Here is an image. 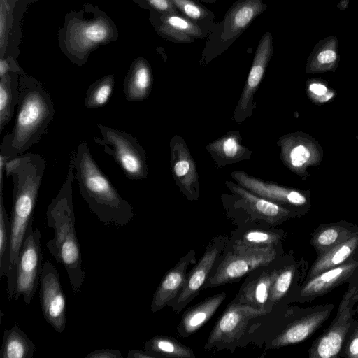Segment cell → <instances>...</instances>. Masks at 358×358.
Instances as JSON below:
<instances>
[{
	"label": "cell",
	"instance_id": "obj_18",
	"mask_svg": "<svg viewBox=\"0 0 358 358\" xmlns=\"http://www.w3.org/2000/svg\"><path fill=\"white\" fill-rule=\"evenodd\" d=\"M327 314V311L316 313L292 323L272 340L271 347L280 348L305 340L325 320Z\"/></svg>",
	"mask_w": 358,
	"mask_h": 358
},
{
	"label": "cell",
	"instance_id": "obj_21",
	"mask_svg": "<svg viewBox=\"0 0 358 358\" xmlns=\"http://www.w3.org/2000/svg\"><path fill=\"white\" fill-rule=\"evenodd\" d=\"M357 264L350 263L327 270L310 280L302 289L301 296L309 297L321 294L345 280L354 271Z\"/></svg>",
	"mask_w": 358,
	"mask_h": 358
},
{
	"label": "cell",
	"instance_id": "obj_26",
	"mask_svg": "<svg viewBox=\"0 0 358 358\" xmlns=\"http://www.w3.org/2000/svg\"><path fill=\"white\" fill-rule=\"evenodd\" d=\"M281 236L275 231L262 228H250L241 232L234 245L245 248L275 247Z\"/></svg>",
	"mask_w": 358,
	"mask_h": 358
},
{
	"label": "cell",
	"instance_id": "obj_14",
	"mask_svg": "<svg viewBox=\"0 0 358 358\" xmlns=\"http://www.w3.org/2000/svg\"><path fill=\"white\" fill-rule=\"evenodd\" d=\"M273 49L272 35L267 31L262 36L256 49L243 93L236 108V116L243 114L248 110L253 94L259 86L271 57Z\"/></svg>",
	"mask_w": 358,
	"mask_h": 358
},
{
	"label": "cell",
	"instance_id": "obj_27",
	"mask_svg": "<svg viewBox=\"0 0 358 358\" xmlns=\"http://www.w3.org/2000/svg\"><path fill=\"white\" fill-rule=\"evenodd\" d=\"M114 77L106 76L94 83L87 89L84 104L89 109L99 108L105 106L114 90Z\"/></svg>",
	"mask_w": 358,
	"mask_h": 358
},
{
	"label": "cell",
	"instance_id": "obj_7",
	"mask_svg": "<svg viewBox=\"0 0 358 358\" xmlns=\"http://www.w3.org/2000/svg\"><path fill=\"white\" fill-rule=\"evenodd\" d=\"M275 247L245 248L232 245V251L217 264L203 289L239 280L249 273L268 266L276 257Z\"/></svg>",
	"mask_w": 358,
	"mask_h": 358
},
{
	"label": "cell",
	"instance_id": "obj_11",
	"mask_svg": "<svg viewBox=\"0 0 358 358\" xmlns=\"http://www.w3.org/2000/svg\"><path fill=\"white\" fill-rule=\"evenodd\" d=\"M39 285L43 317L57 332L62 333L66 322V299L58 271L49 261L42 266Z\"/></svg>",
	"mask_w": 358,
	"mask_h": 358
},
{
	"label": "cell",
	"instance_id": "obj_10",
	"mask_svg": "<svg viewBox=\"0 0 358 358\" xmlns=\"http://www.w3.org/2000/svg\"><path fill=\"white\" fill-rule=\"evenodd\" d=\"M268 313L240 302L231 303L220 315L205 345V349L224 346L238 340L243 335L249 322Z\"/></svg>",
	"mask_w": 358,
	"mask_h": 358
},
{
	"label": "cell",
	"instance_id": "obj_35",
	"mask_svg": "<svg viewBox=\"0 0 358 358\" xmlns=\"http://www.w3.org/2000/svg\"><path fill=\"white\" fill-rule=\"evenodd\" d=\"M338 236L339 230L336 227H330L317 234L314 243L317 247L328 248L336 243Z\"/></svg>",
	"mask_w": 358,
	"mask_h": 358
},
{
	"label": "cell",
	"instance_id": "obj_41",
	"mask_svg": "<svg viewBox=\"0 0 358 358\" xmlns=\"http://www.w3.org/2000/svg\"><path fill=\"white\" fill-rule=\"evenodd\" d=\"M9 157L0 153V194H3V180L6 176V164Z\"/></svg>",
	"mask_w": 358,
	"mask_h": 358
},
{
	"label": "cell",
	"instance_id": "obj_40",
	"mask_svg": "<svg viewBox=\"0 0 358 358\" xmlns=\"http://www.w3.org/2000/svg\"><path fill=\"white\" fill-rule=\"evenodd\" d=\"M348 353L349 357H358V329L350 341L348 345Z\"/></svg>",
	"mask_w": 358,
	"mask_h": 358
},
{
	"label": "cell",
	"instance_id": "obj_44",
	"mask_svg": "<svg viewBox=\"0 0 358 358\" xmlns=\"http://www.w3.org/2000/svg\"><path fill=\"white\" fill-rule=\"evenodd\" d=\"M198 1H201L207 3H214L217 1V0H196Z\"/></svg>",
	"mask_w": 358,
	"mask_h": 358
},
{
	"label": "cell",
	"instance_id": "obj_37",
	"mask_svg": "<svg viewBox=\"0 0 358 358\" xmlns=\"http://www.w3.org/2000/svg\"><path fill=\"white\" fill-rule=\"evenodd\" d=\"M157 13H180L170 0H147Z\"/></svg>",
	"mask_w": 358,
	"mask_h": 358
},
{
	"label": "cell",
	"instance_id": "obj_34",
	"mask_svg": "<svg viewBox=\"0 0 358 358\" xmlns=\"http://www.w3.org/2000/svg\"><path fill=\"white\" fill-rule=\"evenodd\" d=\"M173 170L176 176L181 181L187 180L188 176H193V163L191 159L187 158V155L182 156L175 161L173 165Z\"/></svg>",
	"mask_w": 358,
	"mask_h": 358
},
{
	"label": "cell",
	"instance_id": "obj_22",
	"mask_svg": "<svg viewBox=\"0 0 358 358\" xmlns=\"http://www.w3.org/2000/svg\"><path fill=\"white\" fill-rule=\"evenodd\" d=\"M19 82L14 75L7 73L0 81V134L11 120L19 99Z\"/></svg>",
	"mask_w": 358,
	"mask_h": 358
},
{
	"label": "cell",
	"instance_id": "obj_43",
	"mask_svg": "<svg viewBox=\"0 0 358 358\" xmlns=\"http://www.w3.org/2000/svg\"><path fill=\"white\" fill-rule=\"evenodd\" d=\"M310 90L317 95H323L327 92V87L321 84L313 83L310 85Z\"/></svg>",
	"mask_w": 358,
	"mask_h": 358
},
{
	"label": "cell",
	"instance_id": "obj_8",
	"mask_svg": "<svg viewBox=\"0 0 358 358\" xmlns=\"http://www.w3.org/2000/svg\"><path fill=\"white\" fill-rule=\"evenodd\" d=\"M31 222L17 262L16 285L14 300L20 296L27 306L30 303L40 283L43 255L41 249V234Z\"/></svg>",
	"mask_w": 358,
	"mask_h": 358
},
{
	"label": "cell",
	"instance_id": "obj_6",
	"mask_svg": "<svg viewBox=\"0 0 358 358\" xmlns=\"http://www.w3.org/2000/svg\"><path fill=\"white\" fill-rule=\"evenodd\" d=\"M101 138L94 137L104 152L112 157L127 178L141 180L148 176L145 152L130 134L101 124H96Z\"/></svg>",
	"mask_w": 358,
	"mask_h": 358
},
{
	"label": "cell",
	"instance_id": "obj_29",
	"mask_svg": "<svg viewBox=\"0 0 358 358\" xmlns=\"http://www.w3.org/2000/svg\"><path fill=\"white\" fill-rule=\"evenodd\" d=\"M10 226L3 201L0 194V278L6 277L10 264Z\"/></svg>",
	"mask_w": 358,
	"mask_h": 358
},
{
	"label": "cell",
	"instance_id": "obj_17",
	"mask_svg": "<svg viewBox=\"0 0 358 358\" xmlns=\"http://www.w3.org/2000/svg\"><path fill=\"white\" fill-rule=\"evenodd\" d=\"M152 76L151 69L143 59L138 60L131 68L124 82L123 92L129 101L146 99L151 91Z\"/></svg>",
	"mask_w": 358,
	"mask_h": 358
},
{
	"label": "cell",
	"instance_id": "obj_15",
	"mask_svg": "<svg viewBox=\"0 0 358 358\" xmlns=\"http://www.w3.org/2000/svg\"><path fill=\"white\" fill-rule=\"evenodd\" d=\"M226 297L225 292H220L187 310L178 327L179 336L187 337L198 331L211 318Z\"/></svg>",
	"mask_w": 358,
	"mask_h": 358
},
{
	"label": "cell",
	"instance_id": "obj_24",
	"mask_svg": "<svg viewBox=\"0 0 358 358\" xmlns=\"http://www.w3.org/2000/svg\"><path fill=\"white\" fill-rule=\"evenodd\" d=\"M358 243V236L339 243L324 253L315 262L310 272V277L315 275L343 264L354 252Z\"/></svg>",
	"mask_w": 358,
	"mask_h": 358
},
{
	"label": "cell",
	"instance_id": "obj_32",
	"mask_svg": "<svg viewBox=\"0 0 358 358\" xmlns=\"http://www.w3.org/2000/svg\"><path fill=\"white\" fill-rule=\"evenodd\" d=\"M108 29L105 24L94 22L84 26L79 33V39L85 46L96 44L104 41L108 36Z\"/></svg>",
	"mask_w": 358,
	"mask_h": 358
},
{
	"label": "cell",
	"instance_id": "obj_1",
	"mask_svg": "<svg viewBox=\"0 0 358 358\" xmlns=\"http://www.w3.org/2000/svg\"><path fill=\"white\" fill-rule=\"evenodd\" d=\"M45 158L37 153H27L10 158L6 164V176H11L13 192L10 226V264L7 278V293L14 297L17 262L27 228L34 221V210L43 173Z\"/></svg>",
	"mask_w": 358,
	"mask_h": 358
},
{
	"label": "cell",
	"instance_id": "obj_31",
	"mask_svg": "<svg viewBox=\"0 0 358 358\" xmlns=\"http://www.w3.org/2000/svg\"><path fill=\"white\" fill-rule=\"evenodd\" d=\"M294 266H289L280 271L271 285L268 304L278 302L287 292L292 282Z\"/></svg>",
	"mask_w": 358,
	"mask_h": 358
},
{
	"label": "cell",
	"instance_id": "obj_28",
	"mask_svg": "<svg viewBox=\"0 0 358 358\" xmlns=\"http://www.w3.org/2000/svg\"><path fill=\"white\" fill-rule=\"evenodd\" d=\"M346 324L337 322L332 328L322 336L317 343L315 354L316 357L330 358L336 355L341 348L348 331Z\"/></svg>",
	"mask_w": 358,
	"mask_h": 358
},
{
	"label": "cell",
	"instance_id": "obj_42",
	"mask_svg": "<svg viewBox=\"0 0 358 358\" xmlns=\"http://www.w3.org/2000/svg\"><path fill=\"white\" fill-rule=\"evenodd\" d=\"M128 358H156L155 355L146 350H131L127 353Z\"/></svg>",
	"mask_w": 358,
	"mask_h": 358
},
{
	"label": "cell",
	"instance_id": "obj_20",
	"mask_svg": "<svg viewBox=\"0 0 358 358\" xmlns=\"http://www.w3.org/2000/svg\"><path fill=\"white\" fill-rule=\"evenodd\" d=\"M234 174V177L241 184L261 197L270 201H287L295 205H302L306 203V198L297 192H287L282 188L248 177L243 173L238 172Z\"/></svg>",
	"mask_w": 358,
	"mask_h": 358
},
{
	"label": "cell",
	"instance_id": "obj_16",
	"mask_svg": "<svg viewBox=\"0 0 358 358\" xmlns=\"http://www.w3.org/2000/svg\"><path fill=\"white\" fill-rule=\"evenodd\" d=\"M278 272L277 270L263 271L245 285L240 292L238 302L268 311L269 293Z\"/></svg>",
	"mask_w": 358,
	"mask_h": 358
},
{
	"label": "cell",
	"instance_id": "obj_33",
	"mask_svg": "<svg viewBox=\"0 0 358 358\" xmlns=\"http://www.w3.org/2000/svg\"><path fill=\"white\" fill-rule=\"evenodd\" d=\"M215 148L222 156L229 159H234L238 157V154L242 150L237 138L234 136L223 138L220 143H217Z\"/></svg>",
	"mask_w": 358,
	"mask_h": 358
},
{
	"label": "cell",
	"instance_id": "obj_5",
	"mask_svg": "<svg viewBox=\"0 0 358 358\" xmlns=\"http://www.w3.org/2000/svg\"><path fill=\"white\" fill-rule=\"evenodd\" d=\"M266 8L262 0H236L207 37L201 62H209L227 50Z\"/></svg>",
	"mask_w": 358,
	"mask_h": 358
},
{
	"label": "cell",
	"instance_id": "obj_12",
	"mask_svg": "<svg viewBox=\"0 0 358 358\" xmlns=\"http://www.w3.org/2000/svg\"><path fill=\"white\" fill-rule=\"evenodd\" d=\"M159 13L157 31L164 38L173 43H189L206 38L216 24L196 22L180 13Z\"/></svg>",
	"mask_w": 358,
	"mask_h": 358
},
{
	"label": "cell",
	"instance_id": "obj_30",
	"mask_svg": "<svg viewBox=\"0 0 358 358\" xmlns=\"http://www.w3.org/2000/svg\"><path fill=\"white\" fill-rule=\"evenodd\" d=\"M178 11L188 19L200 23L214 22V13L196 0H170Z\"/></svg>",
	"mask_w": 358,
	"mask_h": 358
},
{
	"label": "cell",
	"instance_id": "obj_39",
	"mask_svg": "<svg viewBox=\"0 0 358 358\" xmlns=\"http://www.w3.org/2000/svg\"><path fill=\"white\" fill-rule=\"evenodd\" d=\"M336 59V54L333 50H327L321 52L318 56L317 59L321 64H328L333 62Z\"/></svg>",
	"mask_w": 358,
	"mask_h": 358
},
{
	"label": "cell",
	"instance_id": "obj_36",
	"mask_svg": "<svg viewBox=\"0 0 358 358\" xmlns=\"http://www.w3.org/2000/svg\"><path fill=\"white\" fill-rule=\"evenodd\" d=\"M309 157V150L303 145L295 147L290 153L292 164L296 167L303 165L307 162Z\"/></svg>",
	"mask_w": 358,
	"mask_h": 358
},
{
	"label": "cell",
	"instance_id": "obj_19",
	"mask_svg": "<svg viewBox=\"0 0 358 358\" xmlns=\"http://www.w3.org/2000/svg\"><path fill=\"white\" fill-rule=\"evenodd\" d=\"M36 352L34 343L15 324L10 329H5L0 350L1 358H32Z\"/></svg>",
	"mask_w": 358,
	"mask_h": 358
},
{
	"label": "cell",
	"instance_id": "obj_4",
	"mask_svg": "<svg viewBox=\"0 0 358 358\" xmlns=\"http://www.w3.org/2000/svg\"><path fill=\"white\" fill-rule=\"evenodd\" d=\"M17 111L13 129L5 135L0 153L10 158L24 154L46 133L55 110L48 92L30 77L19 81Z\"/></svg>",
	"mask_w": 358,
	"mask_h": 358
},
{
	"label": "cell",
	"instance_id": "obj_2",
	"mask_svg": "<svg viewBox=\"0 0 358 358\" xmlns=\"http://www.w3.org/2000/svg\"><path fill=\"white\" fill-rule=\"evenodd\" d=\"M71 152L66 179L46 211L48 227L54 231V237L46 246L49 252L62 264L67 273L73 293H78L85 281L86 272L83 268L80 244L75 229L73 204V182L75 178L74 157Z\"/></svg>",
	"mask_w": 358,
	"mask_h": 358
},
{
	"label": "cell",
	"instance_id": "obj_25",
	"mask_svg": "<svg viewBox=\"0 0 358 358\" xmlns=\"http://www.w3.org/2000/svg\"><path fill=\"white\" fill-rule=\"evenodd\" d=\"M236 191L245 200L256 218L268 224H275L285 215V210L274 202L241 188H236Z\"/></svg>",
	"mask_w": 358,
	"mask_h": 358
},
{
	"label": "cell",
	"instance_id": "obj_38",
	"mask_svg": "<svg viewBox=\"0 0 358 358\" xmlns=\"http://www.w3.org/2000/svg\"><path fill=\"white\" fill-rule=\"evenodd\" d=\"M119 350L112 349H101L90 352L86 358H122Z\"/></svg>",
	"mask_w": 358,
	"mask_h": 358
},
{
	"label": "cell",
	"instance_id": "obj_13",
	"mask_svg": "<svg viewBox=\"0 0 358 358\" xmlns=\"http://www.w3.org/2000/svg\"><path fill=\"white\" fill-rule=\"evenodd\" d=\"M195 262V250L192 249L166 273L153 295L152 313L160 310L178 296L186 283L187 270Z\"/></svg>",
	"mask_w": 358,
	"mask_h": 358
},
{
	"label": "cell",
	"instance_id": "obj_9",
	"mask_svg": "<svg viewBox=\"0 0 358 358\" xmlns=\"http://www.w3.org/2000/svg\"><path fill=\"white\" fill-rule=\"evenodd\" d=\"M227 240V236L214 237L206 248L199 262L187 273L182 291L168 304L176 313L185 308L203 287L226 248Z\"/></svg>",
	"mask_w": 358,
	"mask_h": 358
},
{
	"label": "cell",
	"instance_id": "obj_3",
	"mask_svg": "<svg viewBox=\"0 0 358 358\" xmlns=\"http://www.w3.org/2000/svg\"><path fill=\"white\" fill-rule=\"evenodd\" d=\"M75 178L90 209L104 224L127 225L134 217L132 206L122 198L92 156L86 141H81L74 157Z\"/></svg>",
	"mask_w": 358,
	"mask_h": 358
},
{
	"label": "cell",
	"instance_id": "obj_23",
	"mask_svg": "<svg viewBox=\"0 0 358 358\" xmlns=\"http://www.w3.org/2000/svg\"><path fill=\"white\" fill-rule=\"evenodd\" d=\"M144 350L158 357L195 358L194 352L172 337L157 335L144 343Z\"/></svg>",
	"mask_w": 358,
	"mask_h": 358
}]
</instances>
